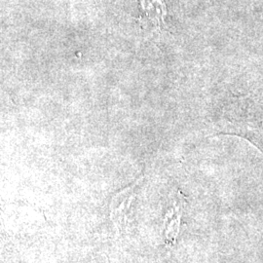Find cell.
<instances>
[{"mask_svg":"<svg viewBox=\"0 0 263 263\" xmlns=\"http://www.w3.org/2000/svg\"><path fill=\"white\" fill-rule=\"evenodd\" d=\"M134 187L126 188L121 192H119L115 197L112 199L111 203V219L114 221L115 226H117L120 230L124 226H126L127 221V215L130 209L132 201L135 198L134 194Z\"/></svg>","mask_w":263,"mask_h":263,"instance_id":"cell-1","label":"cell"}]
</instances>
